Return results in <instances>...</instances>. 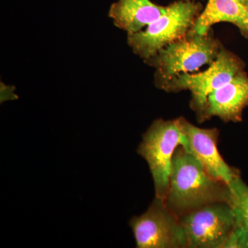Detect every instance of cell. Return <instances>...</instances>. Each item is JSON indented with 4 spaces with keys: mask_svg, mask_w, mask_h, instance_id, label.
<instances>
[{
    "mask_svg": "<svg viewBox=\"0 0 248 248\" xmlns=\"http://www.w3.org/2000/svg\"><path fill=\"white\" fill-rule=\"evenodd\" d=\"M230 197L228 184L212 177L198 160L182 146L178 147L164 201L173 215L179 217L208 204L229 203Z\"/></svg>",
    "mask_w": 248,
    "mask_h": 248,
    "instance_id": "obj_1",
    "label": "cell"
},
{
    "mask_svg": "<svg viewBox=\"0 0 248 248\" xmlns=\"http://www.w3.org/2000/svg\"><path fill=\"white\" fill-rule=\"evenodd\" d=\"M223 46L214 37L212 29L203 35L196 33L192 29L184 38L168 45L143 61L155 68V85L161 89L181 73H190L204 65H211Z\"/></svg>",
    "mask_w": 248,
    "mask_h": 248,
    "instance_id": "obj_2",
    "label": "cell"
},
{
    "mask_svg": "<svg viewBox=\"0 0 248 248\" xmlns=\"http://www.w3.org/2000/svg\"><path fill=\"white\" fill-rule=\"evenodd\" d=\"M202 9L200 3L193 1L173 2L144 30L128 35L129 46L143 60L151 58L161 49L186 37L193 29Z\"/></svg>",
    "mask_w": 248,
    "mask_h": 248,
    "instance_id": "obj_3",
    "label": "cell"
},
{
    "mask_svg": "<svg viewBox=\"0 0 248 248\" xmlns=\"http://www.w3.org/2000/svg\"><path fill=\"white\" fill-rule=\"evenodd\" d=\"M244 62L239 57L223 46L208 69L197 74L181 73L161 89L168 93L190 91L191 108L195 111L199 122H203L209 94L231 81L239 72L244 71Z\"/></svg>",
    "mask_w": 248,
    "mask_h": 248,
    "instance_id": "obj_4",
    "label": "cell"
},
{
    "mask_svg": "<svg viewBox=\"0 0 248 248\" xmlns=\"http://www.w3.org/2000/svg\"><path fill=\"white\" fill-rule=\"evenodd\" d=\"M182 141L183 134L177 119L154 121L142 137L138 153L149 166L156 198L166 200L173 156Z\"/></svg>",
    "mask_w": 248,
    "mask_h": 248,
    "instance_id": "obj_5",
    "label": "cell"
},
{
    "mask_svg": "<svg viewBox=\"0 0 248 248\" xmlns=\"http://www.w3.org/2000/svg\"><path fill=\"white\" fill-rule=\"evenodd\" d=\"M178 218L188 248H224L236 228L234 212L226 202L208 204Z\"/></svg>",
    "mask_w": 248,
    "mask_h": 248,
    "instance_id": "obj_6",
    "label": "cell"
},
{
    "mask_svg": "<svg viewBox=\"0 0 248 248\" xmlns=\"http://www.w3.org/2000/svg\"><path fill=\"white\" fill-rule=\"evenodd\" d=\"M138 248H185L186 239L179 218L164 201L155 197L144 213L130 221Z\"/></svg>",
    "mask_w": 248,
    "mask_h": 248,
    "instance_id": "obj_7",
    "label": "cell"
},
{
    "mask_svg": "<svg viewBox=\"0 0 248 248\" xmlns=\"http://www.w3.org/2000/svg\"><path fill=\"white\" fill-rule=\"evenodd\" d=\"M177 120L183 134L181 146L200 161L209 174L228 185L241 176L239 170L229 166L220 155L218 129L199 128L184 117Z\"/></svg>",
    "mask_w": 248,
    "mask_h": 248,
    "instance_id": "obj_8",
    "label": "cell"
},
{
    "mask_svg": "<svg viewBox=\"0 0 248 248\" xmlns=\"http://www.w3.org/2000/svg\"><path fill=\"white\" fill-rule=\"evenodd\" d=\"M248 107V76L244 70L209 94L204 120L217 117L226 123L240 122Z\"/></svg>",
    "mask_w": 248,
    "mask_h": 248,
    "instance_id": "obj_9",
    "label": "cell"
},
{
    "mask_svg": "<svg viewBox=\"0 0 248 248\" xmlns=\"http://www.w3.org/2000/svg\"><path fill=\"white\" fill-rule=\"evenodd\" d=\"M167 6L151 0H117L111 5L108 16L114 25L128 33H136L166 12Z\"/></svg>",
    "mask_w": 248,
    "mask_h": 248,
    "instance_id": "obj_10",
    "label": "cell"
},
{
    "mask_svg": "<svg viewBox=\"0 0 248 248\" xmlns=\"http://www.w3.org/2000/svg\"><path fill=\"white\" fill-rule=\"evenodd\" d=\"M229 22L248 39V10L237 0H208L206 7L196 20L192 30L203 35L217 23Z\"/></svg>",
    "mask_w": 248,
    "mask_h": 248,
    "instance_id": "obj_11",
    "label": "cell"
},
{
    "mask_svg": "<svg viewBox=\"0 0 248 248\" xmlns=\"http://www.w3.org/2000/svg\"><path fill=\"white\" fill-rule=\"evenodd\" d=\"M229 204L234 212L236 226L248 232V186L240 177L229 184Z\"/></svg>",
    "mask_w": 248,
    "mask_h": 248,
    "instance_id": "obj_12",
    "label": "cell"
},
{
    "mask_svg": "<svg viewBox=\"0 0 248 248\" xmlns=\"http://www.w3.org/2000/svg\"><path fill=\"white\" fill-rule=\"evenodd\" d=\"M237 1L241 4H244V6L248 2V0H237Z\"/></svg>",
    "mask_w": 248,
    "mask_h": 248,
    "instance_id": "obj_13",
    "label": "cell"
},
{
    "mask_svg": "<svg viewBox=\"0 0 248 248\" xmlns=\"http://www.w3.org/2000/svg\"><path fill=\"white\" fill-rule=\"evenodd\" d=\"M245 6H246V7L247 8V9L248 10V2L247 3V4L245 5Z\"/></svg>",
    "mask_w": 248,
    "mask_h": 248,
    "instance_id": "obj_14",
    "label": "cell"
},
{
    "mask_svg": "<svg viewBox=\"0 0 248 248\" xmlns=\"http://www.w3.org/2000/svg\"><path fill=\"white\" fill-rule=\"evenodd\" d=\"M247 248H248V243H247Z\"/></svg>",
    "mask_w": 248,
    "mask_h": 248,
    "instance_id": "obj_15",
    "label": "cell"
},
{
    "mask_svg": "<svg viewBox=\"0 0 248 248\" xmlns=\"http://www.w3.org/2000/svg\"><path fill=\"white\" fill-rule=\"evenodd\" d=\"M186 1H192V0H186Z\"/></svg>",
    "mask_w": 248,
    "mask_h": 248,
    "instance_id": "obj_16",
    "label": "cell"
}]
</instances>
